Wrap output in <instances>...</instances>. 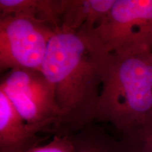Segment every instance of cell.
Listing matches in <instances>:
<instances>
[{
  "label": "cell",
  "instance_id": "1",
  "mask_svg": "<svg viewBox=\"0 0 152 152\" xmlns=\"http://www.w3.org/2000/svg\"><path fill=\"white\" fill-rule=\"evenodd\" d=\"M109 55L88 33L61 30L51 39L42 73L54 87L59 111L55 134H74L95 123Z\"/></svg>",
  "mask_w": 152,
  "mask_h": 152
},
{
  "label": "cell",
  "instance_id": "6",
  "mask_svg": "<svg viewBox=\"0 0 152 152\" xmlns=\"http://www.w3.org/2000/svg\"><path fill=\"white\" fill-rule=\"evenodd\" d=\"M47 137L29 130L11 102L0 91V152H27Z\"/></svg>",
  "mask_w": 152,
  "mask_h": 152
},
{
  "label": "cell",
  "instance_id": "11",
  "mask_svg": "<svg viewBox=\"0 0 152 152\" xmlns=\"http://www.w3.org/2000/svg\"><path fill=\"white\" fill-rule=\"evenodd\" d=\"M27 152H75V148L70 134H54L47 144L37 146Z\"/></svg>",
  "mask_w": 152,
  "mask_h": 152
},
{
  "label": "cell",
  "instance_id": "10",
  "mask_svg": "<svg viewBox=\"0 0 152 152\" xmlns=\"http://www.w3.org/2000/svg\"><path fill=\"white\" fill-rule=\"evenodd\" d=\"M118 139L124 152H152V123L132 135Z\"/></svg>",
  "mask_w": 152,
  "mask_h": 152
},
{
  "label": "cell",
  "instance_id": "4",
  "mask_svg": "<svg viewBox=\"0 0 152 152\" xmlns=\"http://www.w3.org/2000/svg\"><path fill=\"white\" fill-rule=\"evenodd\" d=\"M11 104L33 132L55 134L59 122L54 87L42 71L10 70L0 85Z\"/></svg>",
  "mask_w": 152,
  "mask_h": 152
},
{
  "label": "cell",
  "instance_id": "3",
  "mask_svg": "<svg viewBox=\"0 0 152 152\" xmlns=\"http://www.w3.org/2000/svg\"><path fill=\"white\" fill-rule=\"evenodd\" d=\"M81 33L92 35L112 55L152 52V0H115L94 29Z\"/></svg>",
  "mask_w": 152,
  "mask_h": 152
},
{
  "label": "cell",
  "instance_id": "7",
  "mask_svg": "<svg viewBox=\"0 0 152 152\" xmlns=\"http://www.w3.org/2000/svg\"><path fill=\"white\" fill-rule=\"evenodd\" d=\"M115 0H65L61 29L90 32L106 16Z\"/></svg>",
  "mask_w": 152,
  "mask_h": 152
},
{
  "label": "cell",
  "instance_id": "5",
  "mask_svg": "<svg viewBox=\"0 0 152 152\" xmlns=\"http://www.w3.org/2000/svg\"><path fill=\"white\" fill-rule=\"evenodd\" d=\"M56 32L50 25L25 14L0 16V69L42 71L49 43Z\"/></svg>",
  "mask_w": 152,
  "mask_h": 152
},
{
  "label": "cell",
  "instance_id": "8",
  "mask_svg": "<svg viewBox=\"0 0 152 152\" xmlns=\"http://www.w3.org/2000/svg\"><path fill=\"white\" fill-rule=\"evenodd\" d=\"M65 0H0V16L25 14L50 25L55 32L61 29Z\"/></svg>",
  "mask_w": 152,
  "mask_h": 152
},
{
  "label": "cell",
  "instance_id": "9",
  "mask_svg": "<svg viewBox=\"0 0 152 152\" xmlns=\"http://www.w3.org/2000/svg\"><path fill=\"white\" fill-rule=\"evenodd\" d=\"M70 135L75 152H124L118 139L96 122Z\"/></svg>",
  "mask_w": 152,
  "mask_h": 152
},
{
  "label": "cell",
  "instance_id": "2",
  "mask_svg": "<svg viewBox=\"0 0 152 152\" xmlns=\"http://www.w3.org/2000/svg\"><path fill=\"white\" fill-rule=\"evenodd\" d=\"M95 122L125 138L152 123V52L116 56L104 66Z\"/></svg>",
  "mask_w": 152,
  "mask_h": 152
}]
</instances>
